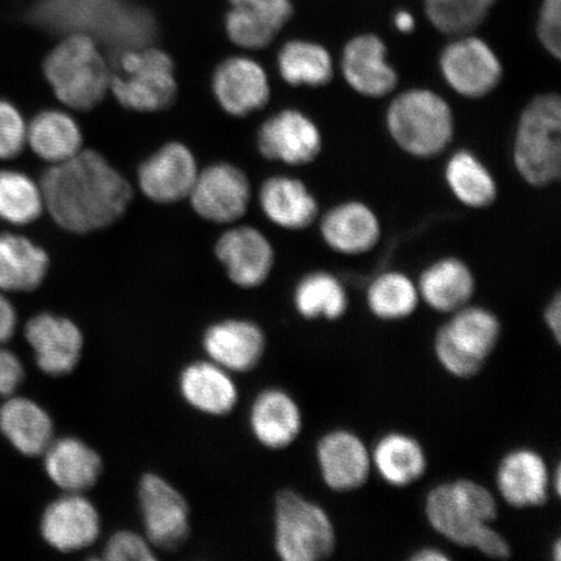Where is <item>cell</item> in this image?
Listing matches in <instances>:
<instances>
[{"label":"cell","mask_w":561,"mask_h":561,"mask_svg":"<svg viewBox=\"0 0 561 561\" xmlns=\"http://www.w3.org/2000/svg\"><path fill=\"white\" fill-rule=\"evenodd\" d=\"M25 335L34 350L38 367L45 374L68 375L79 364L83 336L73 321L41 313L27 322Z\"/></svg>","instance_id":"obj_21"},{"label":"cell","mask_w":561,"mask_h":561,"mask_svg":"<svg viewBox=\"0 0 561 561\" xmlns=\"http://www.w3.org/2000/svg\"><path fill=\"white\" fill-rule=\"evenodd\" d=\"M445 181L456 201L468 208L485 209L497 199L494 174L471 150H458L448 158Z\"/></svg>","instance_id":"obj_34"},{"label":"cell","mask_w":561,"mask_h":561,"mask_svg":"<svg viewBox=\"0 0 561 561\" xmlns=\"http://www.w3.org/2000/svg\"><path fill=\"white\" fill-rule=\"evenodd\" d=\"M26 133L21 112L11 102L0 100V160L15 159L24 151Z\"/></svg>","instance_id":"obj_40"},{"label":"cell","mask_w":561,"mask_h":561,"mask_svg":"<svg viewBox=\"0 0 561 561\" xmlns=\"http://www.w3.org/2000/svg\"><path fill=\"white\" fill-rule=\"evenodd\" d=\"M228 37L245 50L268 47L293 16L290 0H230Z\"/></svg>","instance_id":"obj_23"},{"label":"cell","mask_w":561,"mask_h":561,"mask_svg":"<svg viewBox=\"0 0 561 561\" xmlns=\"http://www.w3.org/2000/svg\"><path fill=\"white\" fill-rule=\"evenodd\" d=\"M215 254L231 283L244 289L261 286L275 265V249L268 238L254 227H237L222 233Z\"/></svg>","instance_id":"obj_18"},{"label":"cell","mask_w":561,"mask_h":561,"mask_svg":"<svg viewBox=\"0 0 561 561\" xmlns=\"http://www.w3.org/2000/svg\"><path fill=\"white\" fill-rule=\"evenodd\" d=\"M543 320L553 340L560 345L561 342V296L557 293L545 308Z\"/></svg>","instance_id":"obj_45"},{"label":"cell","mask_w":561,"mask_h":561,"mask_svg":"<svg viewBox=\"0 0 561 561\" xmlns=\"http://www.w3.org/2000/svg\"><path fill=\"white\" fill-rule=\"evenodd\" d=\"M552 553H553V559H556L557 561H559L561 559V542H560V539H557L556 545H553Z\"/></svg>","instance_id":"obj_49"},{"label":"cell","mask_w":561,"mask_h":561,"mask_svg":"<svg viewBox=\"0 0 561 561\" xmlns=\"http://www.w3.org/2000/svg\"><path fill=\"white\" fill-rule=\"evenodd\" d=\"M41 191L56 226L73 234L114 226L133 201L130 182L102 153L85 149L48 168Z\"/></svg>","instance_id":"obj_1"},{"label":"cell","mask_w":561,"mask_h":561,"mask_svg":"<svg viewBox=\"0 0 561 561\" xmlns=\"http://www.w3.org/2000/svg\"><path fill=\"white\" fill-rule=\"evenodd\" d=\"M194 153L181 142L161 147L138 168L139 191L158 205H172L188 198L198 178Z\"/></svg>","instance_id":"obj_14"},{"label":"cell","mask_w":561,"mask_h":561,"mask_svg":"<svg viewBox=\"0 0 561 561\" xmlns=\"http://www.w3.org/2000/svg\"><path fill=\"white\" fill-rule=\"evenodd\" d=\"M335 546V528L328 512L297 491H280L275 506L277 556L285 561H320L331 558Z\"/></svg>","instance_id":"obj_9"},{"label":"cell","mask_w":561,"mask_h":561,"mask_svg":"<svg viewBox=\"0 0 561 561\" xmlns=\"http://www.w3.org/2000/svg\"><path fill=\"white\" fill-rule=\"evenodd\" d=\"M322 481L335 493L359 490L369 480L371 454L354 432L336 430L324 434L316 446Z\"/></svg>","instance_id":"obj_17"},{"label":"cell","mask_w":561,"mask_h":561,"mask_svg":"<svg viewBox=\"0 0 561 561\" xmlns=\"http://www.w3.org/2000/svg\"><path fill=\"white\" fill-rule=\"evenodd\" d=\"M139 504L147 539L161 550H175L188 535V506L170 482L157 474L140 480Z\"/></svg>","instance_id":"obj_13"},{"label":"cell","mask_w":561,"mask_h":561,"mask_svg":"<svg viewBox=\"0 0 561 561\" xmlns=\"http://www.w3.org/2000/svg\"><path fill=\"white\" fill-rule=\"evenodd\" d=\"M321 240L336 254L359 256L375 250L382 238L380 217L367 203L346 201L320 217Z\"/></svg>","instance_id":"obj_19"},{"label":"cell","mask_w":561,"mask_h":561,"mask_svg":"<svg viewBox=\"0 0 561 561\" xmlns=\"http://www.w3.org/2000/svg\"><path fill=\"white\" fill-rule=\"evenodd\" d=\"M386 130L407 156L430 160L444 153L455 137V116L450 103L437 91L411 88L388 105Z\"/></svg>","instance_id":"obj_3"},{"label":"cell","mask_w":561,"mask_h":561,"mask_svg":"<svg viewBox=\"0 0 561 561\" xmlns=\"http://www.w3.org/2000/svg\"><path fill=\"white\" fill-rule=\"evenodd\" d=\"M496 0H424L425 13L442 34L458 37L479 27Z\"/></svg>","instance_id":"obj_39"},{"label":"cell","mask_w":561,"mask_h":561,"mask_svg":"<svg viewBox=\"0 0 561 561\" xmlns=\"http://www.w3.org/2000/svg\"><path fill=\"white\" fill-rule=\"evenodd\" d=\"M442 79L455 94L482 100L500 88L504 69L500 56L488 42L472 33L458 35L438 59Z\"/></svg>","instance_id":"obj_10"},{"label":"cell","mask_w":561,"mask_h":561,"mask_svg":"<svg viewBox=\"0 0 561 561\" xmlns=\"http://www.w3.org/2000/svg\"><path fill=\"white\" fill-rule=\"evenodd\" d=\"M250 424L255 438L272 450H283L299 437L304 416L299 405L286 391L268 389L252 404Z\"/></svg>","instance_id":"obj_27"},{"label":"cell","mask_w":561,"mask_h":561,"mask_svg":"<svg viewBox=\"0 0 561 561\" xmlns=\"http://www.w3.org/2000/svg\"><path fill=\"white\" fill-rule=\"evenodd\" d=\"M371 454V465L378 476L392 488H409L423 479L427 471V456L423 445L410 434H385Z\"/></svg>","instance_id":"obj_29"},{"label":"cell","mask_w":561,"mask_h":561,"mask_svg":"<svg viewBox=\"0 0 561 561\" xmlns=\"http://www.w3.org/2000/svg\"><path fill=\"white\" fill-rule=\"evenodd\" d=\"M180 390L185 401L208 415H227L238 399L236 383L227 369L214 362L193 363L180 376Z\"/></svg>","instance_id":"obj_30"},{"label":"cell","mask_w":561,"mask_h":561,"mask_svg":"<svg viewBox=\"0 0 561 561\" xmlns=\"http://www.w3.org/2000/svg\"><path fill=\"white\" fill-rule=\"evenodd\" d=\"M0 431L21 454H45L54 437L53 420L37 403L12 398L0 409Z\"/></svg>","instance_id":"obj_33"},{"label":"cell","mask_w":561,"mask_h":561,"mask_svg":"<svg viewBox=\"0 0 561 561\" xmlns=\"http://www.w3.org/2000/svg\"><path fill=\"white\" fill-rule=\"evenodd\" d=\"M416 284L420 299L440 313L451 314L468 306L476 293L471 266L455 256L440 257L427 265Z\"/></svg>","instance_id":"obj_26"},{"label":"cell","mask_w":561,"mask_h":561,"mask_svg":"<svg viewBox=\"0 0 561 561\" xmlns=\"http://www.w3.org/2000/svg\"><path fill=\"white\" fill-rule=\"evenodd\" d=\"M44 210V195L37 182L23 172L0 171V219L16 227L30 226Z\"/></svg>","instance_id":"obj_38"},{"label":"cell","mask_w":561,"mask_h":561,"mask_svg":"<svg viewBox=\"0 0 561 561\" xmlns=\"http://www.w3.org/2000/svg\"><path fill=\"white\" fill-rule=\"evenodd\" d=\"M293 300L297 312L307 320H340L350 305L345 285L327 271H314L301 277Z\"/></svg>","instance_id":"obj_36"},{"label":"cell","mask_w":561,"mask_h":561,"mask_svg":"<svg viewBox=\"0 0 561 561\" xmlns=\"http://www.w3.org/2000/svg\"><path fill=\"white\" fill-rule=\"evenodd\" d=\"M502 325L488 308L466 306L451 313L434 340L442 367L454 377L469 380L480 374L500 343Z\"/></svg>","instance_id":"obj_8"},{"label":"cell","mask_w":561,"mask_h":561,"mask_svg":"<svg viewBox=\"0 0 561 561\" xmlns=\"http://www.w3.org/2000/svg\"><path fill=\"white\" fill-rule=\"evenodd\" d=\"M50 257L30 238L5 233L0 236V290L33 291L44 283Z\"/></svg>","instance_id":"obj_31"},{"label":"cell","mask_w":561,"mask_h":561,"mask_svg":"<svg viewBox=\"0 0 561 561\" xmlns=\"http://www.w3.org/2000/svg\"><path fill=\"white\" fill-rule=\"evenodd\" d=\"M266 219L285 230H305L319 220L320 205L304 181L291 175H272L259 192Z\"/></svg>","instance_id":"obj_24"},{"label":"cell","mask_w":561,"mask_h":561,"mask_svg":"<svg viewBox=\"0 0 561 561\" xmlns=\"http://www.w3.org/2000/svg\"><path fill=\"white\" fill-rule=\"evenodd\" d=\"M396 26L399 32L410 33L415 30V20L410 12H398L396 16Z\"/></svg>","instance_id":"obj_47"},{"label":"cell","mask_w":561,"mask_h":561,"mask_svg":"<svg viewBox=\"0 0 561 561\" xmlns=\"http://www.w3.org/2000/svg\"><path fill=\"white\" fill-rule=\"evenodd\" d=\"M496 489L508 506L525 510L549 502L551 474L543 456L531 448L504 455L496 469Z\"/></svg>","instance_id":"obj_20"},{"label":"cell","mask_w":561,"mask_h":561,"mask_svg":"<svg viewBox=\"0 0 561 561\" xmlns=\"http://www.w3.org/2000/svg\"><path fill=\"white\" fill-rule=\"evenodd\" d=\"M104 559L111 561L156 560L149 539L129 530L116 533L104 549Z\"/></svg>","instance_id":"obj_41"},{"label":"cell","mask_w":561,"mask_h":561,"mask_svg":"<svg viewBox=\"0 0 561 561\" xmlns=\"http://www.w3.org/2000/svg\"><path fill=\"white\" fill-rule=\"evenodd\" d=\"M425 515L432 528L447 541L476 549L482 533L496 520V497L473 480L445 482L427 494Z\"/></svg>","instance_id":"obj_7"},{"label":"cell","mask_w":561,"mask_h":561,"mask_svg":"<svg viewBox=\"0 0 561 561\" xmlns=\"http://www.w3.org/2000/svg\"><path fill=\"white\" fill-rule=\"evenodd\" d=\"M217 103L234 117H248L270 103V77L262 65L245 56H233L220 62L213 77Z\"/></svg>","instance_id":"obj_16"},{"label":"cell","mask_w":561,"mask_h":561,"mask_svg":"<svg viewBox=\"0 0 561 561\" xmlns=\"http://www.w3.org/2000/svg\"><path fill=\"white\" fill-rule=\"evenodd\" d=\"M41 529L42 536L54 549L79 551L93 545L100 537L101 518L94 504L87 497L68 493L46 508Z\"/></svg>","instance_id":"obj_22"},{"label":"cell","mask_w":561,"mask_h":561,"mask_svg":"<svg viewBox=\"0 0 561 561\" xmlns=\"http://www.w3.org/2000/svg\"><path fill=\"white\" fill-rule=\"evenodd\" d=\"M45 467L55 485L67 493L81 494L100 479L102 459L85 442L68 437L51 442L47 447Z\"/></svg>","instance_id":"obj_28"},{"label":"cell","mask_w":561,"mask_h":561,"mask_svg":"<svg viewBox=\"0 0 561 561\" xmlns=\"http://www.w3.org/2000/svg\"><path fill=\"white\" fill-rule=\"evenodd\" d=\"M26 145L54 165L77 156L83 149V136L79 123L67 112L46 110L27 124Z\"/></svg>","instance_id":"obj_32"},{"label":"cell","mask_w":561,"mask_h":561,"mask_svg":"<svg viewBox=\"0 0 561 561\" xmlns=\"http://www.w3.org/2000/svg\"><path fill=\"white\" fill-rule=\"evenodd\" d=\"M203 346L217 366L249 371L262 360L265 336L254 322L227 320L208 329L203 336Z\"/></svg>","instance_id":"obj_25"},{"label":"cell","mask_w":561,"mask_h":561,"mask_svg":"<svg viewBox=\"0 0 561 561\" xmlns=\"http://www.w3.org/2000/svg\"><path fill=\"white\" fill-rule=\"evenodd\" d=\"M341 72L348 88L364 98L381 100L394 93L397 69L388 59V47L374 33L356 35L343 47Z\"/></svg>","instance_id":"obj_15"},{"label":"cell","mask_w":561,"mask_h":561,"mask_svg":"<svg viewBox=\"0 0 561 561\" xmlns=\"http://www.w3.org/2000/svg\"><path fill=\"white\" fill-rule=\"evenodd\" d=\"M552 481H553V490H556L557 495H560V489H561L560 466H558L556 469V474H553V480H551V488H552Z\"/></svg>","instance_id":"obj_48"},{"label":"cell","mask_w":561,"mask_h":561,"mask_svg":"<svg viewBox=\"0 0 561 561\" xmlns=\"http://www.w3.org/2000/svg\"><path fill=\"white\" fill-rule=\"evenodd\" d=\"M194 213L209 222L231 224L248 213L251 184L240 168L216 163L199 171L188 194Z\"/></svg>","instance_id":"obj_12"},{"label":"cell","mask_w":561,"mask_h":561,"mask_svg":"<svg viewBox=\"0 0 561 561\" xmlns=\"http://www.w3.org/2000/svg\"><path fill=\"white\" fill-rule=\"evenodd\" d=\"M110 93L125 110L139 114L170 108L179 94L171 56L151 45L116 54Z\"/></svg>","instance_id":"obj_6"},{"label":"cell","mask_w":561,"mask_h":561,"mask_svg":"<svg viewBox=\"0 0 561 561\" xmlns=\"http://www.w3.org/2000/svg\"><path fill=\"white\" fill-rule=\"evenodd\" d=\"M537 37L546 53L561 58V0H543L537 21Z\"/></svg>","instance_id":"obj_42"},{"label":"cell","mask_w":561,"mask_h":561,"mask_svg":"<svg viewBox=\"0 0 561 561\" xmlns=\"http://www.w3.org/2000/svg\"><path fill=\"white\" fill-rule=\"evenodd\" d=\"M322 133L310 116L286 108L266 118L257 133V149L263 158L285 165L304 167L320 157Z\"/></svg>","instance_id":"obj_11"},{"label":"cell","mask_w":561,"mask_h":561,"mask_svg":"<svg viewBox=\"0 0 561 561\" xmlns=\"http://www.w3.org/2000/svg\"><path fill=\"white\" fill-rule=\"evenodd\" d=\"M278 73L293 88H325L334 79V61L328 48L312 41L294 39L280 48Z\"/></svg>","instance_id":"obj_35"},{"label":"cell","mask_w":561,"mask_h":561,"mask_svg":"<svg viewBox=\"0 0 561 561\" xmlns=\"http://www.w3.org/2000/svg\"><path fill=\"white\" fill-rule=\"evenodd\" d=\"M417 284L405 273L388 271L370 280L367 305L382 321H402L416 312L420 305Z\"/></svg>","instance_id":"obj_37"},{"label":"cell","mask_w":561,"mask_h":561,"mask_svg":"<svg viewBox=\"0 0 561 561\" xmlns=\"http://www.w3.org/2000/svg\"><path fill=\"white\" fill-rule=\"evenodd\" d=\"M24 369L16 355L0 348V397L11 396L23 381Z\"/></svg>","instance_id":"obj_43"},{"label":"cell","mask_w":561,"mask_h":561,"mask_svg":"<svg viewBox=\"0 0 561 561\" xmlns=\"http://www.w3.org/2000/svg\"><path fill=\"white\" fill-rule=\"evenodd\" d=\"M16 312L11 301L0 293V343L7 342L15 333Z\"/></svg>","instance_id":"obj_44"},{"label":"cell","mask_w":561,"mask_h":561,"mask_svg":"<svg viewBox=\"0 0 561 561\" xmlns=\"http://www.w3.org/2000/svg\"><path fill=\"white\" fill-rule=\"evenodd\" d=\"M32 20L46 31L83 34L115 51L151 45L156 20L125 0H41Z\"/></svg>","instance_id":"obj_2"},{"label":"cell","mask_w":561,"mask_h":561,"mask_svg":"<svg viewBox=\"0 0 561 561\" xmlns=\"http://www.w3.org/2000/svg\"><path fill=\"white\" fill-rule=\"evenodd\" d=\"M44 73L55 96L70 110H93L110 93L111 67L88 35H66L47 55Z\"/></svg>","instance_id":"obj_5"},{"label":"cell","mask_w":561,"mask_h":561,"mask_svg":"<svg viewBox=\"0 0 561 561\" xmlns=\"http://www.w3.org/2000/svg\"><path fill=\"white\" fill-rule=\"evenodd\" d=\"M512 161L525 184L545 188L561 174V98L543 93L531 98L516 125Z\"/></svg>","instance_id":"obj_4"},{"label":"cell","mask_w":561,"mask_h":561,"mask_svg":"<svg viewBox=\"0 0 561 561\" xmlns=\"http://www.w3.org/2000/svg\"><path fill=\"white\" fill-rule=\"evenodd\" d=\"M412 561H448L451 560L445 551L436 549V547H425V549L413 552Z\"/></svg>","instance_id":"obj_46"}]
</instances>
